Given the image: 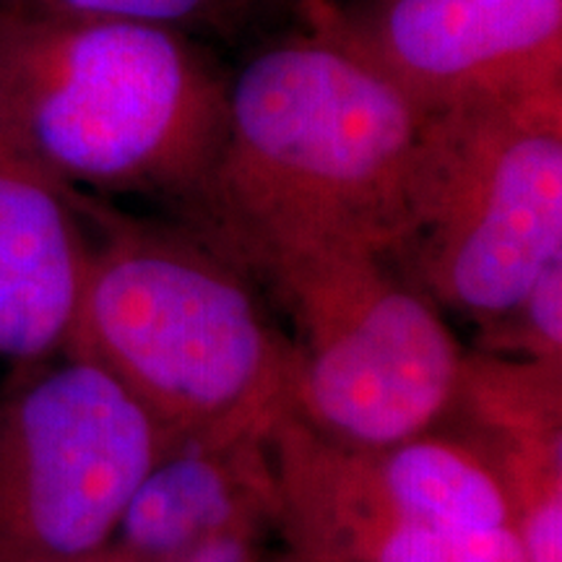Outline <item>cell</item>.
<instances>
[{
  "label": "cell",
  "instance_id": "cell-4",
  "mask_svg": "<svg viewBox=\"0 0 562 562\" xmlns=\"http://www.w3.org/2000/svg\"><path fill=\"white\" fill-rule=\"evenodd\" d=\"M258 273L294 326L290 412L344 446L438 430L467 349L391 256L355 243L297 240L232 258Z\"/></svg>",
  "mask_w": 562,
  "mask_h": 562
},
{
  "label": "cell",
  "instance_id": "cell-15",
  "mask_svg": "<svg viewBox=\"0 0 562 562\" xmlns=\"http://www.w3.org/2000/svg\"><path fill=\"white\" fill-rule=\"evenodd\" d=\"M224 3H229V0H0V11L117 19L178 30L180 24H188V21L211 16Z\"/></svg>",
  "mask_w": 562,
  "mask_h": 562
},
{
  "label": "cell",
  "instance_id": "cell-2",
  "mask_svg": "<svg viewBox=\"0 0 562 562\" xmlns=\"http://www.w3.org/2000/svg\"><path fill=\"white\" fill-rule=\"evenodd\" d=\"M76 193L100 235L66 355L108 372L170 448L269 432L290 409L297 351L252 273L195 229Z\"/></svg>",
  "mask_w": 562,
  "mask_h": 562
},
{
  "label": "cell",
  "instance_id": "cell-18",
  "mask_svg": "<svg viewBox=\"0 0 562 562\" xmlns=\"http://www.w3.org/2000/svg\"><path fill=\"white\" fill-rule=\"evenodd\" d=\"M300 3V11H313V9H323V5H336L341 3V0H297Z\"/></svg>",
  "mask_w": 562,
  "mask_h": 562
},
{
  "label": "cell",
  "instance_id": "cell-19",
  "mask_svg": "<svg viewBox=\"0 0 562 562\" xmlns=\"http://www.w3.org/2000/svg\"><path fill=\"white\" fill-rule=\"evenodd\" d=\"M286 562H318V560H307V558H297V554H292V558Z\"/></svg>",
  "mask_w": 562,
  "mask_h": 562
},
{
  "label": "cell",
  "instance_id": "cell-8",
  "mask_svg": "<svg viewBox=\"0 0 562 562\" xmlns=\"http://www.w3.org/2000/svg\"><path fill=\"white\" fill-rule=\"evenodd\" d=\"M302 16L427 115L562 83V0H355Z\"/></svg>",
  "mask_w": 562,
  "mask_h": 562
},
{
  "label": "cell",
  "instance_id": "cell-16",
  "mask_svg": "<svg viewBox=\"0 0 562 562\" xmlns=\"http://www.w3.org/2000/svg\"><path fill=\"white\" fill-rule=\"evenodd\" d=\"M170 562H261V533H220L180 552Z\"/></svg>",
  "mask_w": 562,
  "mask_h": 562
},
{
  "label": "cell",
  "instance_id": "cell-9",
  "mask_svg": "<svg viewBox=\"0 0 562 562\" xmlns=\"http://www.w3.org/2000/svg\"><path fill=\"white\" fill-rule=\"evenodd\" d=\"M89 258L79 193L0 144V362L66 355Z\"/></svg>",
  "mask_w": 562,
  "mask_h": 562
},
{
  "label": "cell",
  "instance_id": "cell-5",
  "mask_svg": "<svg viewBox=\"0 0 562 562\" xmlns=\"http://www.w3.org/2000/svg\"><path fill=\"white\" fill-rule=\"evenodd\" d=\"M562 258V83L432 112L391 261L476 326Z\"/></svg>",
  "mask_w": 562,
  "mask_h": 562
},
{
  "label": "cell",
  "instance_id": "cell-3",
  "mask_svg": "<svg viewBox=\"0 0 562 562\" xmlns=\"http://www.w3.org/2000/svg\"><path fill=\"white\" fill-rule=\"evenodd\" d=\"M227 81L178 30L0 11V144L60 186L191 203Z\"/></svg>",
  "mask_w": 562,
  "mask_h": 562
},
{
  "label": "cell",
  "instance_id": "cell-12",
  "mask_svg": "<svg viewBox=\"0 0 562 562\" xmlns=\"http://www.w3.org/2000/svg\"><path fill=\"white\" fill-rule=\"evenodd\" d=\"M292 554L318 562H529L513 526L427 521L344 526Z\"/></svg>",
  "mask_w": 562,
  "mask_h": 562
},
{
  "label": "cell",
  "instance_id": "cell-10",
  "mask_svg": "<svg viewBox=\"0 0 562 562\" xmlns=\"http://www.w3.org/2000/svg\"><path fill=\"white\" fill-rule=\"evenodd\" d=\"M266 435L167 448L133 492L112 544L144 562H170L220 533L277 526Z\"/></svg>",
  "mask_w": 562,
  "mask_h": 562
},
{
  "label": "cell",
  "instance_id": "cell-11",
  "mask_svg": "<svg viewBox=\"0 0 562 562\" xmlns=\"http://www.w3.org/2000/svg\"><path fill=\"white\" fill-rule=\"evenodd\" d=\"M453 417L467 435L562 430V364L467 351Z\"/></svg>",
  "mask_w": 562,
  "mask_h": 562
},
{
  "label": "cell",
  "instance_id": "cell-1",
  "mask_svg": "<svg viewBox=\"0 0 562 562\" xmlns=\"http://www.w3.org/2000/svg\"><path fill=\"white\" fill-rule=\"evenodd\" d=\"M430 115L326 34L263 47L227 81L220 154L191 203L229 258L297 240L391 256L409 232Z\"/></svg>",
  "mask_w": 562,
  "mask_h": 562
},
{
  "label": "cell",
  "instance_id": "cell-6",
  "mask_svg": "<svg viewBox=\"0 0 562 562\" xmlns=\"http://www.w3.org/2000/svg\"><path fill=\"white\" fill-rule=\"evenodd\" d=\"M19 372L0 396V562H89L170 442L81 357Z\"/></svg>",
  "mask_w": 562,
  "mask_h": 562
},
{
  "label": "cell",
  "instance_id": "cell-13",
  "mask_svg": "<svg viewBox=\"0 0 562 562\" xmlns=\"http://www.w3.org/2000/svg\"><path fill=\"white\" fill-rule=\"evenodd\" d=\"M495 469L529 562H562V430L467 435Z\"/></svg>",
  "mask_w": 562,
  "mask_h": 562
},
{
  "label": "cell",
  "instance_id": "cell-14",
  "mask_svg": "<svg viewBox=\"0 0 562 562\" xmlns=\"http://www.w3.org/2000/svg\"><path fill=\"white\" fill-rule=\"evenodd\" d=\"M474 351L562 364V258L547 266L508 311L482 323Z\"/></svg>",
  "mask_w": 562,
  "mask_h": 562
},
{
  "label": "cell",
  "instance_id": "cell-17",
  "mask_svg": "<svg viewBox=\"0 0 562 562\" xmlns=\"http://www.w3.org/2000/svg\"><path fill=\"white\" fill-rule=\"evenodd\" d=\"M89 562H144V560L133 558V554L123 552L121 547H115V544H112L110 550H104L102 554H97V558H91Z\"/></svg>",
  "mask_w": 562,
  "mask_h": 562
},
{
  "label": "cell",
  "instance_id": "cell-7",
  "mask_svg": "<svg viewBox=\"0 0 562 562\" xmlns=\"http://www.w3.org/2000/svg\"><path fill=\"white\" fill-rule=\"evenodd\" d=\"M266 442L277 482V526L292 552L357 524L510 526L495 469L456 432L344 446L286 409L273 419Z\"/></svg>",
  "mask_w": 562,
  "mask_h": 562
}]
</instances>
